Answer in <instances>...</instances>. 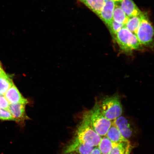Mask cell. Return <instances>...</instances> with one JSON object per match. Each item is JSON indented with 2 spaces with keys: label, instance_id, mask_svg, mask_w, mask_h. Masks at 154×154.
I'll return each instance as SVG.
<instances>
[{
  "label": "cell",
  "instance_id": "52a82bcc",
  "mask_svg": "<svg viewBox=\"0 0 154 154\" xmlns=\"http://www.w3.org/2000/svg\"><path fill=\"white\" fill-rule=\"evenodd\" d=\"M26 105L22 103L10 104L8 110L12 115L14 121L23 123L29 119L26 111Z\"/></svg>",
  "mask_w": 154,
  "mask_h": 154
},
{
  "label": "cell",
  "instance_id": "5bb4252c",
  "mask_svg": "<svg viewBox=\"0 0 154 154\" xmlns=\"http://www.w3.org/2000/svg\"><path fill=\"white\" fill-rule=\"evenodd\" d=\"M97 15L105 3V0H79Z\"/></svg>",
  "mask_w": 154,
  "mask_h": 154
},
{
  "label": "cell",
  "instance_id": "9c48e42d",
  "mask_svg": "<svg viewBox=\"0 0 154 154\" xmlns=\"http://www.w3.org/2000/svg\"><path fill=\"white\" fill-rule=\"evenodd\" d=\"M4 96L9 104L19 103L26 105L28 103V100L22 96L14 84L11 87Z\"/></svg>",
  "mask_w": 154,
  "mask_h": 154
},
{
  "label": "cell",
  "instance_id": "ba28073f",
  "mask_svg": "<svg viewBox=\"0 0 154 154\" xmlns=\"http://www.w3.org/2000/svg\"><path fill=\"white\" fill-rule=\"evenodd\" d=\"M116 5L115 2L105 0V3L98 16L107 26L112 22L113 13Z\"/></svg>",
  "mask_w": 154,
  "mask_h": 154
},
{
  "label": "cell",
  "instance_id": "d6986e66",
  "mask_svg": "<svg viewBox=\"0 0 154 154\" xmlns=\"http://www.w3.org/2000/svg\"><path fill=\"white\" fill-rule=\"evenodd\" d=\"M107 26H108L111 34L114 36L119 30L124 27L125 26L123 24L119 23L113 20L112 22Z\"/></svg>",
  "mask_w": 154,
  "mask_h": 154
},
{
  "label": "cell",
  "instance_id": "ffe728a7",
  "mask_svg": "<svg viewBox=\"0 0 154 154\" xmlns=\"http://www.w3.org/2000/svg\"><path fill=\"white\" fill-rule=\"evenodd\" d=\"M0 120L4 121H13L14 119L9 110L0 109Z\"/></svg>",
  "mask_w": 154,
  "mask_h": 154
},
{
  "label": "cell",
  "instance_id": "6da1fadb",
  "mask_svg": "<svg viewBox=\"0 0 154 154\" xmlns=\"http://www.w3.org/2000/svg\"><path fill=\"white\" fill-rule=\"evenodd\" d=\"M75 138L87 145L94 147H97L101 141V137L94 129L88 118L87 112L83 116L82 120L77 129Z\"/></svg>",
  "mask_w": 154,
  "mask_h": 154
},
{
  "label": "cell",
  "instance_id": "ac0fdd59",
  "mask_svg": "<svg viewBox=\"0 0 154 154\" xmlns=\"http://www.w3.org/2000/svg\"><path fill=\"white\" fill-rule=\"evenodd\" d=\"M101 138L98 147L101 154H109L113 147V142L109 140L106 136H103Z\"/></svg>",
  "mask_w": 154,
  "mask_h": 154
},
{
  "label": "cell",
  "instance_id": "3957f363",
  "mask_svg": "<svg viewBox=\"0 0 154 154\" xmlns=\"http://www.w3.org/2000/svg\"><path fill=\"white\" fill-rule=\"evenodd\" d=\"M98 103L102 113L109 120L114 121L122 115V107L119 96L104 98L100 103Z\"/></svg>",
  "mask_w": 154,
  "mask_h": 154
},
{
  "label": "cell",
  "instance_id": "7a4b0ae2",
  "mask_svg": "<svg viewBox=\"0 0 154 154\" xmlns=\"http://www.w3.org/2000/svg\"><path fill=\"white\" fill-rule=\"evenodd\" d=\"M88 118L95 131L101 137L105 136L110 128L112 121L102 113L99 103H96L91 110L87 112Z\"/></svg>",
  "mask_w": 154,
  "mask_h": 154
},
{
  "label": "cell",
  "instance_id": "e0dca14e",
  "mask_svg": "<svg viewBox=\"0 0 154 154\" xmlns=\"http://www.w3.org/2000/svg\"><path fill=\"white\" fill-rule=\"evenodd\" d=\"M141 22L140 14L138 16L129 17L125 27L134 34L140 26Z\"/></svg>",
  "mask_w": 154,
  "mask_h": 154
},
{
  "label": "cell",
  "instance_id": "7c38bea8",
  "mask_svg": "<svg viewBox=\"0 0 154 154\" xmlns=\"http://www.w3.org/2000/svg\"><path fill=\"white\" fill-rule=\"evenodd\" d=\"M105 136L114 143L129 141L122 136L120 130L112 122Z\"/></svg>",
  "mask_w": 154,
  "mask_h": 154
},
{
  "label": "cell",
  "instance_id": "2e32d148",
  "mask_svg": "<svg viewBox=\"0 0 154 154\" xmlns=\"http://www.w3.org/2000/svg\"><path fill=\"white\" fill-rule=\"evenodd\" d=\"M13 84L12 80L8 75L0 76V95H5Z\"/></svg>",
  "mask_w": 154,
  "mask_h": 154
},
{
  "label": "cell",
  "instance_id": "30bf717a",
  "mask_svg": "<svg viewBox=\"0 0 154 154\" xmlns=\"http://www.w3.org/2000/svg\"><path fill=\"white\" fill-rule=\"evenodd\" d=\"M122 136L128 140L132 136L133 130L128 119L125 117L120 116L112 121Z\"/></svg>",
  "mask_w": 154,
  "mask_h": 154
},
{
  "label": "cell",
  "instance_id": "8992f818",
  "mask_svg": "<svg viewBox=\"0 0 154 154\" xmlns=\"http://www.w3.org/2000/svg\"><path fill=\"white\" fill-rule=\"evenodd\" d=\"M94 148L79 141L74 138L71 143L65 148L64 154L74 152L78 154H90Z\"/></svg>",
  "mask_w": 154,
  "mask_h": 154
},
{
  "label": "cell",
  "instance_id": "d4e9b609",
  "mask_svg": "<svg viewBox=\"0 0 154 154\" xmlns=\"http://www.w3.org/2000/svg\"><path fill=\"white\" fill-rule=\"evenodd\" d=\"M67 154H77L76 153H74V152H72V153H69Z\"/></svg>",
  "mask_w": 154,
  "mask_h": 154
},
{
  "label": "cell",
  "instance_id": "9a60e30c",
  "mask_svg": "<svg viewBox=\"0 0 154 154\" xmlns=\"http://www.w3.org/2000/svg\"><path fill=\"white\" fill-rule=\"evenodd\" d=\"M129 17L119 6L116 5L113 13V20L115 22L124 25L126 24Z\"/></svg>",
  "mask_w": 154,
  "mask_h": 154
},
{
  "label": "cell",
  "instance_id": "44dd1931",
  "mask_svg": "<svg viewBox=\"0 0 154 154\" xmlns=\"http://www.w3.org/2000/svg\"><path fill=\"white\" fill-rule=\"evenodd\" d=\"M9 104L5 96L0 95V109L8 110Z\"/></svg>",
  "mask_w": 154,
  "mask_h": 154
},
{
  "label": "cell",
  "instance_id": "cb8c5ba5",
  "mask_svg": "<svg viewBox=\"0 0 154 154\" xmlns=\"http://www.w3.org/2000/svg\"><path fill=\"white\" fill-rule=\"evenodd\" d=\"M109 1H112L115 2V3H120L122 0H109Z\"/></svg>",
  "mask_w": 154,
  "mask_h": 154
},
{
  "label": "cell",
  "instance_id": "603a6c76",
  "mask_svg": "<svg viewBox=\"0 0 154 154\" xmlns=\"http://www.w3.org/2000/svg\"><path fill=\"white\" fill-rule=\"evenodd\" d=\"M6 74L5 71L3 70L2 65L1 62L0 61V76L5 75Z\"/></svg>",
  "mask_w": 154,
  "mask_h": 154
},
{
  "label": "cell",
  "instance_id": "4fadbf2b",
  "mask_svg": "<svg viewBox=\"0 0 154 154\" xmlns=\"http://www.w3.org/2000/svg\"><path fill=\"white\" fill-rule=\"evenodd\" d=\"M132 149L129 141L114 143L109 154H130Z\"/></svg>",
  "mask_w": 154,
  "mask_h": 154
},
{
  "label": "cell",
  "instance_id": "277c9868",
  "mask_svg": "<svg viewBox=\"0 0 154 154\" xmlns=\"http://www.w3.org/2000/svg\"><path fill=\"white\" fill-rule=\"evenodd\" d=\"M114 37L121 49L127 53L140 49L142 45L135 35L125 26L115 35Z\"/></svg>",
  "mask_w": 154,
  "mask_h": 154
},
{
  "label": "cell",
  "instance_id": "5b68a950",
  "mask_svg": "<svg viewBox=\"0 0 154 154\" xmlns=\"http://www.w3.org/2000/svg\"><path fill=\"white\" fill-rule=\"evenodd\" d=\"M141 22L134 34L141 45H149L153 41L154 30L147 14L142 12Z\"/></svg>",
  "mask_w": 154,
  "mask_h": 154
},
{
  "label": "cell",
  "instance_id": "8fae6325",
  "mask_svg": "<svg viewBox=\"0 0 154 154\" xmlns=\"http://www.w3.org/2000/svg\"><path fill=\"white\" fill-rule=\"evenodd\" d=\"M120 3L121 9L129 18L138 16L142 12L132 0H122Z\"/></svg>",
  "mask_w": 154,
  "mask_h": 154
},
{
  "label": "cell",
  "instance_id": "7402d4cb",
  "mask_svg": "<svg viewBox=\"0 0 154 154\" xmlns=\"http://www.w3.org/2000/svg\"><path fill=\"white\" fill-rule=\"evenodd\" d=\"M90 154H101V153L99 148L97 146V147H94L91 152Z\"/></svg>",
  "mask_w": 154,
  "mask_h": 154
}]
</instances>
